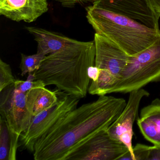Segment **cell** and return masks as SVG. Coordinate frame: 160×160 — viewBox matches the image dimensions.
<instances>
[{
    "label": "cell",
    "instance_id": "1",
    "mask_svg": "<svg viewBox=\"0 0 160 160\" xmlns=\"http://www.w3.org/2000/svg\"><path fill=\"white\" fill-rule=\"evenodd\" d=\"M123 98L101 95L67 113L35 142V160H65L91 138L107 130L126 106Z\"/></svg>",
    "mask_w": 160,
    "mask_h": 160
},
{
    "label": "cell",
    "instance_id": "2",
    "mask_svg": "<svg viewBox=\"0 0 160 160\" xmlns=\"http://www.w3.org/2000/svg\"><path fill=\"white\" fill-rule=\"evenodd\" d=\"M94 41L76 40L59 51L46 56L38 70L33 72L35 80L46 86L54 85L59 90L81 99L88 92L90 78L89 67L95 64Z\"/></svg>",
    "mask_w": 160,
    "mask_h": 160
},
{
    "label": "cell",
    "instance_id": "3",
    "mask_svg": "<svg viewBox=\"0 0 160 160\" xmlns=\"http://www.w3.org/2000/svg\"><path fill=\"white\" fill-rule=\"evenodd\" d=\"M86 10L88 22L95 33L109 39L130 56L148 48L160 34L159 30L93 4Z\"/></svg>",
    "mask_w": 160,
    "mask_h": 160
},
{
    "label": "cell",
    "instance_id": "4",
    "mask_svg": "<svg viewBox=\"0 0 160 160\" xmlns=\"http://www.w3.org/2000/svg\"><path fill=\"white\" fill-rule=\"evenodd\" d=\"M160 81V34L148 48L130 56L110 93H130L149 83Z\"/></svg>",
    "mask_w": 160,
    "mask_h": 160
},
{
    "label": "cell",
    "instance_id": "5",
    "mask_svg": "<svg viewBox=\"0 0 160 160\" xmlns=\"http://www.w3.org/2000/svg\"><path fill=\"white\" fill-rule=\"evenodd\" d=\"M58 90V100L51 107L33 117L19 138V148L33 152L35 142L67 113L77 108L80 99Z\"/></svg>",
    "mask_w": 160,
    "mask_h": 160
},
{
    "label": "cell",
    "instance_id": "6",
    "mask_svg": "<svg viewBox=\"0 0 160 160\" xmlns=\"http://www.w3.org/2000/svg\"><path fill=\"white\" fill-rule=\"evenodd\" d=\"M0 114L6 121L10 131L20 138L33 118L28 106L27 92L10 85L0 92Z\"/></svg>",
    "mask_w": 160,
    "mask_h": 160
},
{
    "label": "cell",
    "instance_id": "7",
    "mask_svg": "<svg viewBox=\"0 0 160 160\" xmlns=\"http://www.w3.org/2000/svg\"><path fill=\"white\" fill-rule=\"evenodd\" d=\"M129 151L124 144L110 137L106 130L73 151L65 160H119Z\"/></svg>",
    "mask_w": 160,
    "mask_h": 160
},
{
    "label": "cell",
    "instance_id": "8",
    "mask_svg": "<svg viewBox=\"0 0 160 160\" xmlns=\"http://www.w3.org/2000/svg\"><path fill=\"white\" fill-rule=\"evenodd\" d=\"M149 95L148 92L143 88L131 92L125 108L117 119L107 129L110 137L120 141L128 148L133 160H135L132 145L133 126L137 117L141 100Z\"/></svg>",
    "mask_w": 160,
    "mask_h": 160
},
{
    "label": "cell",
    "instance_id": "9",
    "mask_svg": "<svg viewBox=\"0 0 160 160\" xmlns=\"http://www.w3.org/2000/svg\"><path fill=\"white\" fill-rule=\"evenodd\" d=\"M92 4L160 30V18L155 12L150 0H93Z\"/></svg>",
    "mask_w": 160,
    "mask_h": 160
},
{
    "label": "cell",
    "instance_id": "10",
    "mask_svg": "<svg viewBox=\"0 0 160 160\" xmlns=\"http://www.w3.org/2000/svg\"><path fill=\"white\" fill-rule=\"evenodd\" d=\"M93 41L95 46L94 65L108 72L117 82L130 56L118 45L102 35L95 33Z\"/></svg>",
    "mask_w": 160,
    "mask_h": 160
},
{
    "label": "cell",
    "instance_id": "11",
    "mask_svg": "<svg viewBox=\"0 0 160 160\" xmlns=\"http://www.w3.org/2000/svg\"><path fill=\"white\" fill-rule=\"evenodd\" d=\"M48 11L47 0H0V15L16 22L32 23Z\"/></svg>",
    "mask_w": 160,
    "mask_h": 160
},
{
    "label": "cell",
    "instance_id": "12",
    "mask_svg": "<svg viewBox=\"0 0 160 160\" xmlns=\"http://www.w3.org/2000/svg\"><path fill=\"white\" fill-rule=\"evenodd\" d=\"M137 124L147 140L153 145L160 146V99H155L141 109Z\"/></svg>",
    "mask_w": 160,
    "mask_h": 160
},
{
    "label": "cell",
    "instance_id": "13",
    "mask_svg": "<svg viewBox=\"0 0 160 160\" xmlns=\"http://www.w3.org/2000/svg\"><path fill=\"white\" fill-rule=\"evenodd\" d=\"M26 28L37 42V53L45 56L59 51L76 41L63 34L41 28L28 27Z\"/></svg>",
    "mask_w": 160,
    "mask_h": 160
},
{
    "label": "cell",
    "instance_id": "14",
    "mask_svg": "<svg viewBox=\"0 0 160 160\" xmlns=\"http://www.w3.org/2000/svg\"><path fill=\"white\" fill-rule=\"evenodd\" d=\"M0 160H16L19 137L10 131L5 119L0 117Z\"/></svg>",
    "mask_w": 160,
    "mask_h": 160
},
{
    "label": "cell",
    "instance_id": "15",
    "mask_svg": "<svg viewBox=\"0 0 160 160\" xmlns=\"http://www.w3.org/2000/svg\"><path fill=\"white\" fill-rule=\"evenodd\" d=\"M58 100V90L53 91L46 88L45 87L38 88L33 104L32 116H37L43 111L51 107Z\"/></svg>",
    "mask_w": 160,
    "mask_h": 160
},
{
    "label": "cell",
    "instance_id": "16",
    "mask_svg": "<svg viewBox=\"0 0 160 160\" xmlns=\"http://www.w3.org/2000/svg\"><path fill=\"white\" fill-rule=\"evenodd\" d=\"M45 57L44 55L37 53L29 56L22 53L19 66L21 71V75L24 76L27 73H32L38 70Z\"/></svg>",
    "mask_w": 160,
    "mask_h": 160
},
{
    "label": "cell",
    "instance_id": "17",
    "mask_svg": "<svg viewBox=\"0 0 160 160\" xmlns=\"http://www.w3.org/2000/svg\"><path fill=\"white\" fill-rule=\"evenodd\" d=\"M16 79L13 75L12 68L8 63L0 59V92L10 85L14 84Z\"/></svg>",
    "mask_w": 160,
    "mask_h": 160
},
{
    "label": "cell",
    "instance_id": "18",
    "mask_svg": "<svg viewBox=\"0 0 160 160\" xmlns=\"http://www.w3.org/2000/svg\"><path fill=\"white\" fill-rule=\"evenodd\" d=\"M16 89L23 92H28L30 90L35 87L45 86L43 83L40 80H35V78L33 74H29L28 79L26 81L16 80L14 84Z\"/></svg>",
    "mask_w": 160,
    "mask_h": 160
},
{
    "label": "cell",
    "instance_id": "19",
    "mask_svg": "<svg viewBox=\"0 0 160 160\" xmlns=\"http://www.w3.org/2000/svg\"><path fill=\"white\" fill-rule=\"evenodd\" d=\"M145 160H160V146L146 145Z\"/></svg>",
    "mask_w": 160,
    "mask_h": 160
},
{
    "label": "cell",
    "instance_id": "20",
    "mask_svg": "<svg viewBox=\"0 0 160 160\" xmlns=\"http://www.w3.org/2000/svg\"><path fill=\"white\" fill-rule=\"evenodd\" d=\"M100 70L95 65L90 66L88 69V73L92 81H96L99 78Z\"/></svg>",
    "mask_w": 160,
    "mask_h": 160
},
{
    "label": "cell",
    "instance_id": "21",
    "mask_svg": "<svg viewBox=\"0 0 160 160\" xmlns=\"http://www.w3.org/2000/svg\"><path fill=\"white\" fill-rule=\"evenodd\" d=\"M153 9L160 18V0H150Z\"/></svg>",
    "mask_w": 160,
    "mask_h": 160
}]
</instances>
